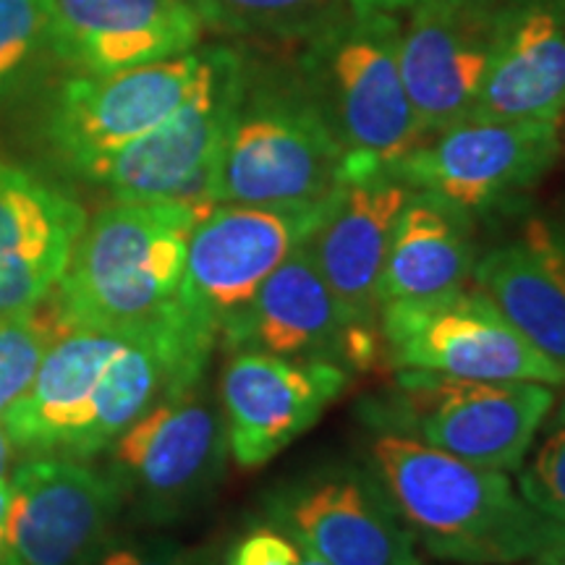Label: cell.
I'll return each mask as SVG.
<instances>
[{
	"instance_id": "obj_31",
	"label": "cell",
	"mask_w": 565,
	"mask_h": 565,
	"mask_svg": "<svg viewBox=\"0 0 565 565\" xmlns=\"http://www.w3.org/2000/svg\"><path fill=\"white\" fill-rule=\"evenodd\" d=\"M17 454L19 450L13 448L9 433H6V424L0 419V479H9L13 466H17Z\"/></svg>"
},
{
	"instance_id": "obj_28",
	"label": "cell",
	"mask_w": 565,
	"mask_h": 565,
	"mask_svg": "<svg viewBox=\"0 0 565 565\" xmlns=\"http://www.w3.org/2000/svg\"><path fill=\"white\" fill-rule=\"evenodd\" d=\"M299 557L301 545L291 534L273 526H257L231 547L225 565H299Z\"/></svg>"
},
{
	"instance_id": "obj_32",
	"label": "cell",
	"mask_w": 565,
	"mask_h": 565,
	"mask_svg": "<svg viewBox=\"0 0 565 565\" xmlns=\"http://www.w3.org/2000/svg\"><path fill=\"white\" fill-rule=\"evenodd\" d=\"M11 511V479H0V565L6 555V526H9Z\"/></svg>"
},
{
	"instance_id": "obj_35",
	"label": "cell",
	"mask_w": 565,
	"mask_h": 565,
	"mask_svg": "<svg viewBox=\"0 0 565 565\" xmlns=\"http://www.w3.org/2000/svg\"><path fill=\"white\" fill-rule=\"evenodd\" d=\"M561 137H563V147H565V116H563V121H561Z\"/></svg>"
},
{
	"instance_id": "obj_26",
	"label": "cell",
	"mask_w": 565,
	"mask_h": 565,
	"mask_svg": "<svg viewBox=\"0 0 565 565\" xmlns=\"http://www.w3.org/2000/svg\"><path fill=\"white\" fill-rule=\"evenodd\" d=\"M532 458L519 469V492L529 505L565 529V395L540 427Z\"/></svg>"
},
{
	"instance_id": "obj_27",
	"label": "cell",
	"mask_w": 565,
	"mask_h": 565,
	"mask_svg": "<svg viewBox=\"0 0 565 565\" xmlns=\"http://www.w3.org/2000/svg\"><path fill=\"white\" fill-rule=\"evenodd\" d=\"M51 0H0V92L47 42Z\"/></svg>"
},
{
	"instance_id": "obj_36",
	"label": "cell",
	"mask_w": 565,
	"mask_h": 565,
	"mask_svg": "<svg viewBox=\"0 0 565 565\" xmlns=\"http://www.w3.org/2000/svg\"><path fill=\"white\" fill-rule=\"evenodd\" d=\"M563 3H565V0H563Z\"/></svg>"
},
{
	"instance_id": "obj_33",
	"label": "cell",
	"mask_w": 565,
	"mask_h": 565,
	"mask_svg": "<svg viewBox=\"0 0 565 565\" xmlns=\"http://www.w3.org/2000/svg\"><path fill=\"white\" fill-rule=\"evenodd\" d=\"M519 565H565V542L545 550V553L529 557V561L519 563Z\"/></svg>"
},
{
	"instance_id": "obj_18",
	"label": "cell",
	"mask_w": 565,
	"mask_h": 565,
	"mask_svg": "<svg viewBox=\"0 0 565 565\" xmlns=\"http://www.w3.org/2000/svg\"><path fill=\"white\" fill-rule=\"evenodd\" d=\"M273 515L330 565H424L387 494L359 477H324L282 492Z\"/></svg>"
},
{
	"instance_id": "obj_14",
	"label": "cell",
	"mask_w": 565,
	"mask_h": 565,
	"mask_svg": "<svg viewBox=\"0 0 565 565\" xmlns=\"http://www.w3.org/2000/svg\"><path fill=\"white\" fill-rule=\"evenodd\" d=\"M351 372L330 362L286 359L236 349L221 374V412L228 456L242 469H259L312 429L349 391Z\"/></svg>"
},
{
	"instance_id": "obj_11",
	"label": "cell",
	"mask_w": 565,
	"mask_h": 565,
	"mask_svg": "<svg viewBox=\"0 0 565 565\" xmlns=\"http://www.w3.org/2000/svg\"><path fill=\"white\" fill-rule=\"evenodd\" d=\"M118 490L154 515L194 505L221 477L228 437L204 380L168 395L129 424L108 448Z\"/></svg>"
},
{
	"instance_id": "obj_10",
	"label": "cell",
	"mask_w": 565,
	"mask_h": 565,
	"mask_svg": "<svg viewBox=\"0 0 565 565\" xmlns=\"http://www.w3.org/2000/svg\"><path fill=\"white\" fill-rule=\"evenodd\" d=\"M204 53L108 74H76L47 110L45 137L71 173L110 158L166 121L202 79Z\"/></svg>"
},
{
	"instance_id": "obj_2",
	"label": "cell",
	"mask_w": 565,
	"mask_h": 565,
	"mask_svg": "<svg viewBox=\"0 0 565 565\" xmlns=\"http://www.w3.org/2000/svg\"><path fill=\"white\" fill-rule=\"evenodd\" d=\"M204 215L173 200H116L97 212L53 291L66 328L141 335L196 315L183 301V270Z\"/></svg>"
},
{
	"instance_id": "obj_5",
	"label": "cell",
	"mask_w": 565,
	"mask_h": 565,
	"mask_svg": "<svg viewBox=\"0 0 565 565\" xmlns=\"http://www.w3.org/2000/svg\"><path fill=\"white\" fill-rule=\"evenodd\" d=\"M555 401V387L540 383L398 370L391 395L380 401V419L385 433L414 437L461 461L519 471Z\"/></svg>"
},
{
	"instance_id": "obj_29",
	"label": "cell",
	"mask_w": 565,
	"mask_h": 565,
	"mask_svg": "<svg viewBox=\"0 0 565 565\" xmlns=\"http://www.w3.org/2000/svg\"><path fill=\"white\" fill-rule=\"evenodd\" d=\"M87 565H183L181 557L168 547L154 545H113L100 547Z\"/></svg>"
},
{
	"instance_id": "obj_24",
	"label": "cell",
	"mask_w": 565,
	"mask_h": 565,
	"mask_svg": "<svg viewBox=\"0 0 565 565\" xmlns=\"http://www.w3.org/2000/svg\"><path fill=\"white\" fill-rule=\"evenodd\" d=\"M66 333L53 296L21 312L0 315V419L30 391L42 359Z\"/></svg>"
},
{
	"instance_id": "obj_15",
	"label": "cell",
	"mask_w": 565,
	"mask_h": 565,
	"mask_svg": "<svg viewBox=\"0 0 565 565\" xmlns=\"http://www.w3.org/2000/svg\"><path fill=\"white\" fill-rule=\"evenodd\" d=\"M500 0H437L401 24L398 66L424 139L466 121L492 58Z\"/></svg>"
},
{
	"instance_id": "obj_12",
	"label": "cell",
	"mask_w": 565,
	"mask_h": 565,
	"mask_svg": "<svg viewBox=\"0 0 565 565\" xmlns=\"http://www.w3.org/2000/svg\"><path fill=\"white\" fill-rule=\"evenodd\" d=\"M9 479L3 565H87L124 503L116 479L84 458L24 456Z\"/></svg>"
},
{
	"instance_id": "obj_19",
	"label": "cell",
	"mask_w": 565,
	"mask_h": 565,
	"mask_svg": "<svg viewBox=\"0 0 565 565\" xmlns=\"http://www.w3.org/2000/svg\"><path fill=\"white\" fill-rule=\"evenodd\" d=\"M565 3L500 0L492 58L469 118L563 121Z\"/></svg>"
},
{
	"instance_id": "obj_16",
	"label": "cell",
	"mask_w": 565,
	"mask_h": 565,
	"mask_svg": "<svg viewBox=\"0 0 565 565\" xmlns=\"http://www.w3.org/2000/svg\"><path fill=\"white\" fill-rule=\"evenodd\" d=\"M87 221V210L68 192L0 160V315L53 296Z\"/></svg>"
},
{
	"instance_id": "obj_1",
	"label": "cell",
	"mask_w": 565,
	"mask_h": 565,
	"mask_svg": "<svg viewBox=\"0 0 565 565\" xmlns=\"http://www.w3.org/2000/svg\"><path fill=\"white\" fill-rule=\"evenodd\" d=\"M372 463L416 545L437 561L519 565L565 542V529L529 505L505 471L398 433L374 437Z\"/></svg>"
},
{
	"instance_id": "obj_20",
	"label": "cell",
	"mask_w": 565,
	"mask_h": 565,
	"mask_svg": "<svg viewBox=\"0 0 565 565\" xmlns=\"http://www.w3.org/2000/svg\"><path fill=\"white\" fill-rule=\"evenodd\" d=\"M126 335L68 330L53 343L21 398L3 416L13 448L24 456L89 458V429L97 387Z\"/></svg>"
},
{
	"instance_id": "obj_22",
	"label": "cell",
	"mask_w": 565,
	"mask_h": 565,
	"mask_svg": "<svg viewBox=\"0 0 565 565\" xmlns=\"http://www.w3.org/2000/svg\"><path fill=\"white\" fill-rule=\"evenodd\" d=\"M471 282L534 349L565 370V242L532 217L475 265Z\"/></svg>"
},
{
	"instance_id": "obj_30",
	"label": "cell",
	"mask_w": 565,
	"mask_h": 565,
	"mask_svg": "<svg viewBox=\"0 0 565 565\" xmlns=\"http://www.w3.org/2000/svg\"><path fill=\"white\" fill-rule=\"evenodd\" d=\"M427 3H437V0H349V9L356 13H391V17H398V13L414 11Z\"/></svg>"
},
{
	"instance_id": "obj_21",
	"label": "cell",
	"mask_w": 565,
	"mask_h": 565,
	"mask_svg": "<svg viewBox=\"0 0 565 565\" xmlns=\"http://www.w3.org/2000/svg\"><path fill=\"white\" fill-rule=\"evenodd\" d=\"M414 189L391 171L343 181L333 210L309 238L320 273L353 320L380 328V278L393 228Z\"/></svg>"
},
{
	"instance_id": "obj_13",
	"label": "cell",
	"mask_w": 565,
	"mask_h": 565,
	"mask_svg": "<svg viewBox=\"0 0 565 565\" xmlns=\"http://www.w3.org/2000/svg\"><path fill=\"white\" fill-rule=\"evenodd\" d=\"M228 349H259L286 359L330 362L349 372L383 364L380 328L356 322L328 286L309 242L275 270L249 309L223 330Z\"/></svg>"
},
{
	"instance_id": "obj_25",
	"label": "cell",
	"mask_w": 565,
	"mask_h": 565,
	"mask_svg": "<svg viewBox=\"0 0 565 565\" xmlns=\"http://www.w3.org/2000/svg\"><path fill=\"white\" fill-rule=\"evenodd\" d=\"M202 26L231 34H312L328 0H186Z\"/></svg>"
},
{
	"instance_id": "obj_17",
	"label": "cell",
	"mask_w": 565,
	"mask_h": 565,
	"mask_svg": "<svg viewBox=\"0 0 565 565\" xmlns=\"http://www.w3.org/2000/svg\"><path fill=\"white\" fill-rule=\"evenodd\" d=\"M202 21L186 0H51L47 45L79 74L192 53Z\"/></svg>"
},
{
	"instance_id": "obj_23",
	"label": "cell",
	"mask_w": 565,
	"mask_h": 565,
	"mask_svg": "<svg viewBox=\"0 0 565 565\" xmlns=\"http://www.w3.org/2000/svg\"><path fill=\"white\" fill-rule=\"evenodd\" d=\"M477 246L469 215L414 192L398 215L380 278V309L391 301L435 299L471 286Z\"/></svg>"
},
{
	"instance_id": "obj_9",
	"label": "cell",
	"mask_w": 565,
	"mask_h": 565,
	"mask_svg": "<svg viewBox=\"0 0 565 565\" xmlns=\"http://www.w3.org/2000/svg\"><path fill=\"white\" fill-rule=\"evenodd\" d=\"M561 152V121L466 118L424 139L391 173L469 215L519 200L553 171Z\"/></svg>"
},
{
	"instance_id": "obj_4",
	"label": "cell",
	"mask_w": 565,
	"mask_h": 565,
	"mask_svg": "<svg viewBox=\"0 0 565 565\" xmlns=\"http://www.w3.org/2000/svg\"><path fill=\"white\" fill-rule=\"evenodd\" d=\"M345 152L309 92L246 87L215 173L217 204L317 202L343 183Z\"/></svg>"
},
{
	"instance_id": "obj_6",
	"label": "cell",
	"mask_w": 565,
	"mask_h": 565,
	"mask_svg": "<svg viewBox=\"0 0 565 565\" xmlns=\"http://www.w3.org/2000/svg\"><path fill=\"white\" fill-rule=\"evenodd\" d=\"M244 87V61L228 47L207 51L200 84L173 116L79 175L103 183L113 200H173L212 212L217 162Z\"/></svg>"
},
{
	"instance_id": "obj_8",
	"label": "cell",
	"mask_w": 565,
	"mask_h": 565,
	"mask_svg": "<svg viewBox=\"0 0 565 565\" xmlns=\"http://www.w3.org/2000/svg\"><path fill=\"white\" fill-rule=\"evenodd\" d=\"M341 186L317 202L217 204L196 223L186 249L183 301L217 330V341L249 309L265 280L315 236Z\"/></svg>"
},
{
	"instance_id": "obj_34",
	"label": "cell",
	"mask_w": 565,
	"mask_h": 565,
	"mask_svg": "<svg viewBox=\"0 0 565 565\" xmlns=\"http://www.w3.org/2000/svg\"><path fill=\"white\" fill-rule=\"evenodd\" d=\"M299 565H330L328 561H322L320 555H315L312 550L301 547V557H299Z\"/></svg>"
},
{
	"instance_id": "obj_3",
	"label": "cell",
	"mask_w": 565,
	"mask_h": 565,
	"mask_svg": "<svg viewBox=\"0 0 565 565\" xmlns=\"http://www.w3.org/2000/svg\"><path fill=\"white\" fill-rule=\"evenodd\" d=\"M398 40L391 13L356 11L307 34L303 89L341 141L343 181L393 171L424 141L401 76Z\"/></svg>"
},
{
	"instance_id": "obj_7",
	"label": "cell",
	"mask_w": 565,
	"mask_h": 565,
	"mask_svg": "<svg viewBox=\"0 0 565 565\" xmlns=\"http://www.w3.org/2000/svg\"><path fill=\"white\" fill-rule=\"evenodd\" d=\"M380 333L393 370L565 387L563 366L534 349L475 282L435 299L385 303Z\"/></svg>"
}]
</instances>
